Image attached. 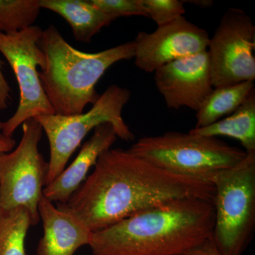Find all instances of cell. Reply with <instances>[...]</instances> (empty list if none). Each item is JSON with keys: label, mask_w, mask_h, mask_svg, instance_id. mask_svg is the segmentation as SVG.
Instances as JSON below:
<instances>
[{"label": "cell", "mask_w": 255, "mask_h": 255, "mask_svg": "<svg viewBox=\"0 0 255 255\" xmlns=\"http://www.w3.org/2000/svg\"><path fill=\"white\" fill-rule=\"evenodd\" d=\"M211 183L169 172L123 149L101 154L93 172L58 209L94 233L179 199L214 202Z\"/></svg>", "instance_id": "1"}, {"label": "cell", "mask_w": 255, "mask_h": 255, "mask_svg": "<svg viewBox=\"0 0 255 255\" xmlns=\"http://www.w3.org/2000/svg\"><path fill=\"white\" fill-rule=\"evenodd\" d=\"M214 202L179 199L92 233V255H182L212 236Z\"/></svg>", "instance_id": "2"}, {"label": "cell", "mask_w": 255, "mask_h": 255, "mask_svg": "<svg viewBox=\"0 0 255 255\" xmlns=\"http://www.w3.org/2000/svg\"><path fill=\"white\" fill-rule=\"evenodd\" d=\"M39 46L46 59L40 80L55 114L62 116L78 115L93 105L100 97L96 85L105 72L114 64L133 58L135 51L133 41L98 53L80 51L54 25L43 31Z\"/></svg>", "instance_id": "3"}, {"label": "cell", "mask_w": 255, "mask_h": 255, "mask_svg": "<svg viewBox=\"0 0 255 255\" xmlns=\"http://www.w3.org/2000/svg\"><path fill=\"white\" fill-rule=\"evenodd\" d=\"M127 150L169 172L211 184L217 172L234 167L247 155L246 150L218 137L189 132L143 137Z\"/></svg>", "instance_id": "4"}, {"label": "cell", "mask_w": 255, "mask_h": 255, "mask_svg": "<svg viewBox=\"0 0 255 255\" xmlns=\"http://www.w3.org/2000/svg\"><path fill=\"white\" fill-rule=\"evenodd\" d=\"M215 225L212 238L223 254L242 255L255 227V152L231 168L215 174Z\"/></svg>", "instance_id": "5"}, {"label": "cell", "mask_w": 255, "mask_h": 255, "mask_svg": "<svg viewBox=\"0 0 255 255\" xmlns=\"http://www.w3.org/2000/svg\"><path fill=\"white\" fill-rule=\"evenodd\" d=\"M130 97L128 89L111 85L86 113L73 116L50 114L33 118L41 125L49 142L46 187L63 172L69 159L87 134L101 124H112L117 137L122 140L132 141L135 139L122 117L124 107Z\"/></svg>", "instance_id": "6"}, {"label": "cell", "mask_w": 255, "mask_h": 255, "mask_svg": "<svg viewBox=\"0 0 255 255\" xmlns=\"http://www.w3.org/2000/svg\"><path fill=\"white\" fill-rule=\"evenodd\" d=\"M22 137L16 149L0 155V209L25 208L31 226L39 221L38 203L46 187L48 162L38 150L43 129L34 119L22 124Z\"/></svg>", "instance_id": "7"}, {"label": "cell", "mask_w": 255, "mask_h": 255, "mask_svg": "<svg viewBox=\"0 0 255 255\" xmlns=\"http://www.w3.org/2000/svg\"><path fill=\"white\" fill-rule=\"evenodd\" d=\"M43 30L38 26L11 34L0 33V52L7 60L17 80L20 100L16 112L3 122L1 133L12 137L26 121L38 116L55 114L43 90L38 67L44 68L45 55L39 46Z\"/></svg>", "instance_id": "8"}, {"label": "cell", "mask_w": 255, "mask_h": 255, "mask_svg": "<svg viewBox=\"0 0 255 255\" xmlns=\"http://www.w3.org/2000/svg\"><path fill=\"white\" fill-rule=\"evenodd\" d=\"M255 26L241 9L223 14L207 48L214 88L255 79Z\"/></svg>", "instance_id": "9"}, {"label": "cell", "mask_w": 255, "mask_h": 255, "mask_svg": "<svg viewBox=\"0 0 255 255\" xmlns=\"http://www.w3.org/2000/svg\"><path fill=\"white\" fill-rule=\"evenodd\" d=\"M209 40L205 29L182 16L152 33L138 32L133 41L135 64L146 73H153L174 60L206 51Z\"/></svg>", "instance_id": "10"}, {"label": "cell", "mask_w": 255, "mask_h": 255, "mask_svg": "<svg viewBox=\"0 0 255 255\" xmlns=\"http://www.w3.org/2000/svg\"><path fill=\"white\" fill-rule=\"evenodd\" d=\"M154 80L169 109L197 112L214 90L207 50L166 64L156 70Z\"/></svg>", "instance_id": "11"}, {"label": "cell", "mask_w": 255, "mask_h": 255, "mask_svg": "<svg viewBox=\"0 0 255 255\" xmlns=\"http://www.w3.org/2000/svg\"><path fill=\"white\" fill-rule=\"evenodd\" d=\"M117 137L110 123L96 127L93 135L84 143L76 159L53 182L44 187L43 196L51 202L65 204L86 179L101 154L111 149Z\"/></svg>", "instance_id": "12"}, {"label": "cell", "mask_w": 255, "mask_h": 255, "mask_svg": "<svg viewBox=\"0 0 255 255\" xmlns=\"http://www.w3.org/2000/svg\"><path fill=\"white\" fill-rule=\"evenodd\" d=\"M38 211L43 236L37 255H73L82 246H89L92 232L72 215L55 207L43 194Z\"/></svg>", "instance_id": "13"}, {"label": "cell", "mask_w": 255, "mask_h": 255, "mask_svg": "<svg viewBox=\"0 0 255 255\" xmlns=\"http://www.w3.org/2000/svg\"><path fill=\"white\" fill-rule=\"evenodd\" d=\"M41 9L59 14L71 26L74 38L89 43L102 28L115 21V18L102 12L90 0H39Z\"/></svg>", "instance_id": "14"}, {"label": "cell", "mask_w": 255, "mask_h": 255, "mask_svg": "<svg viewBox=\"0 0 255 255\" xmlns=\"http://www.w3.org/2000/svg\"><path fill=\"white\" fill-rule=\"evenodd\" d=\"M189 132L206 137L236 139L247 152H255V91L233 113L208 127L194 128Z\"/></svg>", "instance_id": "15"}, {"label": "cell", "mask_w": 255, "mask_h": 255, "mask_svg": "<svg viewBox=\"0 0 255 255\" xmlns=\"http://www.w3.org/2000/svg\"><path fill=\"white\" fill-rule=\"evenodd\" d=\"M255 91L254 81L214 88L196 112V128L216 123L233 113Z\"/></svg>", "instance_id": "16"}, {"label": "cell", "mask_w": 255, "mask_h": 255, "mask_svg": "<svg viewBox=\"0 0 255 255\" xmlns=\"http://www.w3.org/2000/svg\"><path fill=\"white\" fill-rule=\"evenodd\" d=\"M31 226L25 208L0 209V255H26L25 239Z\"/></svg>", "instance_id": "17"}, {"label": "cell", "mask_w": 255, "mask_h": 255, "mask_svg": "<svg viewBox=\"0 0 255 255\" xmlns=\"http://www.w3.org/2000/svg\"><path fill=\"white\" fill-rule=\"evenodd\" d=\"M39 0H0V33H17L33 26L41 11Z\"/></svg>", "instance_id": "18"}, {"label": "cell", "mask_w": 255, "mask_h": 255, "mask_svg": "<svg viewBox=\"0 0 255 255\" xmlns=\"http://www.w3.org/2000/svg\"><path fill=\"white\" fill-rule=\"evenodd\" d=\"M147 17L157 26L167 24L186 13L184 3L179 0H142Z\"/></svg>", "instance_id": "19"}, {"label": "cell", "mask_w": 255, "mask_h": 255, "mask_svg": "<svg viewBox=\"0 0 255 255\" xmlns=\"http://www.w3.org/2000/svg\"><path fill=\"white\" fill-rule=\"evenodd\" d=\"M90 1L97 9L116 19L123 16L147 17L142 0H90Z\"/></svg>", "instance_id": "20"}, {"label": "cell", "mask_w": 255, "mask_h": 255, "mask_svg": "<svg viewBox=\"0 0 255 255\" xmlns=\"http://www.w3.org/2000/svg\"><path fill=\"white\" fill-rule=\"evenodd\" d=\"M182 255H227L218 249L212 236Z\"/></svg>", "instance_id": "21"}, {"label": "cell", "mask_w": 255, "mask_h": 255, "mask_svg": "<svg viewBox=\"0 0 255 255\" xmlns=\"http://www.w3.org/2000/svg\"><path fill=\"white\" fill-rule=\"evenodd\" d=\"M4 63L0 60V110L7 108L10 98V87L3 74Z\"/></svg>", "instance_id": "22"}, {"label": "cell", "mask_w": 255, "mask_h": 255, "mask_svg": "<svg viewBox=\"0 0 255 255\" xmlns=\"http://www.w3.org/2000/svg\"><path fill=\"white\" fill-rule=\"evenodd\" d=\"M16 145V140L12 137H8L0 133V155L8 153L13 150Z\"/></svg>", "instance_id": "23"}, {"label": "cell", "mask_w": 255, "mask_h": 255, "mask_svg": "<svg viewBox=\"0 0 255 255\" xmlns=\"http://www.w3.org/2000/svg\"><path fill=\"white\" fill-rule=\"evenodd\" d=\"M184 2H189L191 4H194L196 5H199V6H202V7H210V6H212L213 1H183Z\"/></svg>", "instance_id": "24"}, {"label": "cell", "mask_w": 255, "mask_h": 255, "mask_svg": "<svg viewBox=\"0 0 255 255\" xmlns=\"http://www.w3.org/2000/svg\"><path fill=\"white\" fill-rule=\"evenodd\" d=\"M2 127H3V122H1V120H0V133H1V130H2Z\"/></svg>", "instance_id": "25"}]
</instances>
